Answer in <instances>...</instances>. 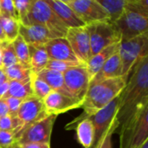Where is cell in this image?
I'll use <instances>...</instances> for the list:
<instances>
[{
	"instance_id": "b9f144b4",
	"label": "cell",
	"mask_w": 148,
	"mask_h": 148,
	"mask_svg": "<svg viewBox=\"0 0 148 148\" xmlns=\"http://www.w3.org/2000/svg\"><path fill=\"white\" fill-rule=\"evenodd\" d=\"M0 41L1 42H5L6 41V38H5V35L3 33V28L1 26V23H0ZM7 42V41H6Z\"/></svg>"
},
{
	"instance_id": "ba28073f",
	"label": "cell",
	"mask_w": 148,
	"mask_h": 148,
	"mask_svg": "<svg viewBox=\"0 0 148 148\" xmlns=\"http://www.w3.org/2000/svg\"><path fill=\"white\" fill-rule=\"evenodd\" d=\"M112 24L119 33L121 42L148 33V17L126 10L121 17Z\"/></svg>"
},
{
	"instance_id": "52a82bcc",
	"label": "cell",
	"mask_w": 148,
	"mask_h": 148,
	"mask_svg": "<svg viewBox=\"0 0 148 148\" xmlns=\"http://www.w3.org/2000/svg\"><path fill=\"white\" fill-rule=\"evenodd\" d=\"M90 41V57L105 48L121 42V36L109 22H99L86 25Z\"/></svg>"
},
{
	"instance_id": "cb8c5ba5",
	"label": "cell",
	"mask_w": 148,
	"mask_h": 148,
	"mask_svg": "<svg viewBox=\"0 0 148 148\" xmlns=\"http://www.w3.org/2000/svg\"><path fill=\"white\" fill-rule=\"evenodd\" d=\"M109 16V23L117 21L126 10L127 0H97Z\"/></svg>"
},
{
	"instance_id": "836d02e7",
	"label": "cell",
	"mask_w": 148,
	"mask_h": 148,
	"mask_svg": "<svg viewBox=\"0 0 148 148\" xmlns=\"http://www.w3.org/2000/svg\"><path fill=\"white\" fill-rule=\"evenodd\" d=\"M13 3L18 17V21L20 23L27 15L31 3V0H13Z\"/></svg>"
},
{
	"instance_id": "4316f807",
	"label": "cell",
	"mask_w": 148,
	"mask_h": 148,
	"mask_svg": "<svg viewBox=\"0 0 148 148\" xmlns=\"http://www.w3.org/2000/svg\"><path fill=\"white\" fill-rule=\"evenodd\" d=\"M8 81H23L29 79L32 74L29 67L23 66L20 63L15 64L10 68L3 69Z\"/></svg>"
},
{
	"instance_id": "ab89813d",
	"label": "cell",
	"mask_w": 148,
	"mask_h": 148,
	"mask_svg": "<svg viewBox=\"0 0 148 148\" xmlns=\"http://www.w3.org/2000/svg\"><path fill=\"white\" fill-rule=\"evenodd\" d=\"M8 88H9V81L0 85V98H3L5 96L8 91Z\"/></svg>"
},
{
	"instance_id": "83f0119b",
	"label": "cell",
	"mask_w": 148,
	"mask_h": 148,
	"mask_svg": "<svg viewBox=\"0 0 148 148\" xmlns=\"http://www.w3.org/2000/svg\"><path fill=\"white\" fill-rule=\"evenodd\" d=\"M22 128V123L16 116H11L10 114H7L0 118V130L13 132L15 134L16 142L18 134L21 132Z\"/></svg>"
},
{
	"instance_id": "f546056e",
	"label": "cell",
	"mask_w": 148,
	"mask_h": 148,
	"mask_svg": "<svg viewBox=\"0 0 148 148\" xmlns=\"http://www.w3.org/2000/svg\"><path fill=\"white\" fill-rule=\"evenodd\" d=\"M1 56H2L3 69L18 63V61L16 56V54H15V51L13 49V45L11 42H6V41L3 42V47L1 49Z\"/></svg>"
},
{
	"instance_id": "1f68e13d",
	"label": "cell",
	"mask_w": 148,
	"mask_h": 148,
	"mask_svg": "<svg viewBox=\"0 0 148 148\" xmlns=\"http://www.w3.org/2000/svg\"><path fill=\"white\" fill-rule=\"evenodd\" d=\"M83 63H75V62H61V61H56V60H49L48 64L46 66V69L49 70H54L61 73H64L66 70L78 66V65H82Z\"/></svg>"
},
{
	"instance_id": "6da1fadb",
	"label": "cell",
	"mask_w": 148,
	"mask_h": 148,
	"mask_svg": "<svg viewBox=\"0 0 148 148\" xmlns=\"http://www.w3.org/2000/svg\"><path fill=\"white\" fill-rule=\"evenodd\" d=\"M132 71L130 79L119 95L116 119L120 127L148 105V56L141 58Z\"/></svg>"
},
{
	"instance_id": "e0dca14e",
	"label": "cell",
	"mask_w": 148,
	"mask_h": 148,
	"mask_svg": "<svg viewBox=\"0 0 148 148\" xmlns=\"http://www.w3.org/2000/svg\"><path fill=\"white\" fill-rule=\"evenodd\" d=\"M68 29L86 26L76 13L62 0H44Z\"/></svg>"
},
{
	"instance_id": "f6af8a7d",
	"label": "cell",
	"mask_w": 148,
	"mask_h": 148,
	"mask_svg": "<svg viewBox=\"0 0 148 148\" xmlns=\"http://www.w3.org/2000/svg\"><path fill=\"white\" fill-rule=\"evenodd\" d=\"M141 148H148V141L145 142V143H144V145L141 147Z\"/></svg>"
},
{
	"instance_id": "60d3db41",
	"label": "cell",
	"mask_w": 148,
	"mask_h": 148,
	"mask_svg": "<svg viewBox=\"0 0 148 148\" xmlns=\"http://www.w3.org/2000/svg\"><path fill=\"white\" fill-rule=\"evenodd\" d=\"M8 82V79L6 77V75L3 69H0V85L3 84L4 82Z\"/></svg>"
},
{
	"instance_id": "4dcf8cb0",
	"label": "cell",
	"mask_w": 148,
	"mask_h": 148,
	"mask_svg": "<svg viewBox=\"0 0 148 148\" xmlns=\"http://www.w3.org/2000/svg\"><path fill=\"white\" fill-rule=\"evenodd\" d=\"M126 10L135 12L148 17V0H127Z\"/></svg>"
},
{
	"instance_id": "3957f363",
	"label": "cell",
	"mask_w": 148,
	"mask_h": 148,
	"mask_svg": "<svg viewBox=\"0 0 148 148\" xmlns=\"http://www.w3.org/2000/svg\"><path fill=\"white\" fill-rule=\"evenodd\" d=\"M22 25L39 24L49 29L56 37H65L68 28L44 0H31L29 11L20 22Z\"/></svg>"
},
{
	"instance_id": "7a4b0ae2",
	"label": "cell",
	"mask_w": 148,
	"mask_h": 148,
	"mask_svg": "<svg viewBox=\"0 0 148 148\" xmlns=\"http://www.w3.org/2000/svg\"><path fill=\"white\" fill-rule=\"evenodd\" d=\"M127 81V78L118 77L96 83H90L82 107L83 113L75 121L69 123L66 126V129L75 128L79 121L89 118L91 115L107 107L122 92Z\"/></svg>"
},
{
	"instance_id": "f1b7e54d",
	"label": "cell",
	"mask_w": 148,
	"mask_h": 148,
	"mask_svg": "<svg viewBox=\"0 0 148 148\" xmlns=\"http://www.w3.org/2000/svg\"><path fill=\"white\" fill-rule=\"evenodd\" d=\"M30 79H31V84H32L34 96L43 101L47 97V95L52 91V89L47 83H45L42 80L38 78L37 75L36 74H34L33 72L31 74Z\"/></svg>"
},
{
	"instance_id": "d4e9b609",
	"label": "cell",
	"mask_w": 148,
	"mask_h": 148,
	"mask_svg": "<svg viewBox=\"0 0 148 148\" xmlns=\"http://www.w3.org/2000/svg\"><path fill=\"white\" fill-rule=\"evenodd\" d=\"M0 23L5 35L6 41L9 42H12L19 35V21L11 17L0 16Z\"/></svg>"
},
{
	"instance_id": "2e32d148",
	"label": "cell",
	"mask_w": 148,
	"mask_h": 148,
	"mask_svg": "<svg viewBox=\"0 0 148 148\" xmlns=\"http://www.w3.org/2000/svg\"><path fill=\"white\" fill-rule=\"evenodd\" d=\"M19 35L28 45H45L51 39L56 37L49 29L39 24H32L28 26L20 24Z\"/></svg>"
},
{
	"instance_id": "7c38bea8",
	"label": "cell",
	"mask_w": 148,
	"mask_h": 148,
	"mask_svg": "<svg viewBox=\"0 0 148 148\" xmlns=\"http://www.w3.org/2000/svg\"><path fill=\"white\" fill-rule=\"evenodd\" d=\"M83 101L70 95L52 90L43 100L44 110L47 115H58L69 110L82 108Z\"/></svg>"
},
{
	"instance_id": "277c9868",
	"label": "cell",
	"mask_w": 148,
	"mask_h": 148,
	"mask_svg": "<svg viewBox=\"0 0 148 148\" xmlns=\"http://www.w3.org/2000/svg\"><path fill=\"white\" fill-rule=\"evenodd\" d=\"M148 141V105L121 126L120 148H141Z\"/></svg>"
},
{
	"instance_id": "9c48e42d",
	"label": "cell",
	"mask_w": 148,
	"mask_h": 148,
	"mask_svg": "<svg viewBox=\"0 0 148 148\" xmlns=\"http://www.w3.org/2000/svg\"><path fill=\"white\" fill-rule=\"evenodd\" d=\"M56 115H46L29 125L22 132L18 145L26 144H49L50 137Z\"/></svg>"
},
{
	"instance_id": "ee69618b",
	"label": "cell",
	"mask_w": 148,
	"mask_h": 148,
	"mask_svg": "<svg viewBox=\"0 0 148 148\" xmlns=\"http://www.w3.org/2000/svg\"><path fill=\"white\" fill-rule=\"evenodd\" d=\"M0 69H3V61H2V56H1V51H0Z\"/></svg>"
},
{
	"instance_id": "8992f818",
	"label": "cell",
	"mask_w": 148,
	"mask_h": 148,
	"mask_svg": "<svg viewBox=\"0 0 148 148\" xmlns=\"http://www.w3.org/2000/svg\"><path fill=\"white\" fill-rule=\"evenodd\" d=\"M118 53L122 63V77L127 78L135 64L148 56V33L128 41H121Z\"/></svg>"
},
{
	"instance_id": "8fae6325",
	"label": "cell",
	"mask_w": 148,
	"mask_h": 148,
	"mask_svg": "<svg viewBox=\"0 0 148 148\" xmlns=\"http://www.w3.org/2000/svg\"><path fill=\"white\" fill-rule=\"evenodd\" d=\"M62 75L69 95L75 99L83 101L91 82L85 64L72 67L62 73Z\"/></svg>"
},
{
	"instance_id": "484cf974",
	"label": "cell",
	"mask_w": 148,
	"mask_h": 148,
	"mask_svg": "<svg viewBox=\"0 0 148 148\" xmlns=\"http://www.w3.org/2000/svg\"><path fill=\"white\" fill-rule=\"evenodd\" d=\"M13 45V49L16 54V56L17 58L18 63L29 67V47L28 44L24 42L23 37L18 35L17 37L11 42Z\"/></svg>"
},
{
	"instance_id": "7bdbcfd3",
	"label": "cell",
	"mask_w": 148,
	"mask_h": 148,
	"mask_svg": "<svg viewBox=\"0 0 148 148\" xmlns=\"http://www.w3.org/2000/svg\"><path fill=\"white\" fill-rule=\"evenodd\" d=\"M10 148H22V147H21L20 145H18L17 143H16L15 145H13V146H12Z\"/></svg>"
},
{
	"instance_id": "4fadbf2b",
	"label": "cell",
	"mask_w": 148,
	"mask_h": 148,
	"mask_svg": "<svg viewBox=\"0 0 148 148\" xmlns=\"http://www.w3.org/2000/svg\"><path fill=\"white\" fill-rule=\"evenodd\" d=\"M65 38L78 60L86 64L90 58V41L86 26L68 29Z\"/></svg>"
},
{
	"instance_id": "d6a6232c",
	"label": "cell",
	"mask_w": 148,
	"mask_h": 148,
	"mask_svg": "<svg viewBox=\"0 0 148 148\" xmlns=\"http://www.w3.org/2000/svg\"><path fill=\"white\" fill-rule=\"evenodd\" d=\"M0 16L11 17L18 20L13 0H0Z\"/></svg>"
},
{
	"instance_id": "74e56055",
	"label": "cell",
	"mask_w": 148,
	"mask_h": 148,
	"mask_svg": "<svg viewBox=\"0 0 148 148\" xmlns=\"http://www.w3.org/2000/svg\"><path fill=\"white\" fill-rule=\"evenodd\" d=\"M7 114H9V112H8V108L4 101V99L0 98V118Z\"/></svg>"
},
{
	"instance_id": "d6986e66",
	"label": "cell",
	"mask_w": 148,
	"mask_h": 148,
	"mask_svg": "<svg viewBox=\"0 0 148 148\" xmlns=\"http://www.w3.org/2000/svg\"><path fill=\"white\" fill-rule=\"evenodd\" d=\"M120 42L114 43L113 45H110L99 53L94 55L89 58V60L85 64L87 71L88 73V75L90 77V80L93 79V77L98 73V71L101 69V68L103 66V64L115 53L118 52Z\"/></svg>"
},
{
	"instance_id": "5bb4252c",
	"label": "cell",
	"mask_w": 148,
	"mask_h": 148,
	"mask_svg": "<svg viewBox=\"0 0 148 148\" xmlns=\"http://www.w3.org/2000/svg\"><path fill=\"white\" fill-rule=\"evenodd\" d=\"M46 115L42 100H40L36 96H31L23 100L16 114V117L23 126V128L18 134L17 140L24 128Z\"/></svg>"
},
{
	"instance_id": "9a60e30c",
	"label": "cell",
	"mask_w": 148,
	"mask_h": 148,
	"mask_svg": "<svg viewBox=\"0 0 148 148\" xmlns=\"http://www.w3.org/2000/svg\"><path fill=\"white\" fill-rule=\"evenodd\" d=\"M44 46L49 56V60L82 63L75 56L68 40L65 37H56L51 39Z\"/></svg>"
},
{
	"instance_id": "bcb514c9",
	"label": "cell",
	"mask_w": 148,
	"mask_h": 148,
	"mask_svg": "<svg viewBox=\"0 0 148 148\" xmlns=\"http://www.w3.org/2000/svg\"><path fill=\"white\" fill-rule=\"evenodd\" d=\"M3 42H1V41H0V51H1V49H2V47H3Z\"/></svg>"
},
{
	"instance_id": "f35d334b",
	"label": "cell",
	"mask_w": 148,
	"mask_h": 148,
	"mask_svg": "<svg viewBox=\"0 0 148 148\" xmlns=\"http://www.w3.org/2000/svg\"><path fill=\"white\" fill-rule=\"evenodd\" d=\"M21 147L22 148H50L49 144H26Z\"/></svg>"
},
{
	"instance_id": "44dd1931",
	"label": "cell",
	"mask_w": 148,
	"mask_h": 148,
	"mask_svg": "<svg viewBox=\"0 0 148 148\" xmlns=\"http://www.w3.org/2000/svg\"><path fill=\"white\" fill-rule=\"evenodd\" d=\"M31 76V75H30ZM34 96L30 77L23 81H9V88L7 94L3 98L15 97L21 100H25Z\"/></svg>"
},
{
	"instance_id": "ac0fdd59",
	"label": "cell",
	"mask_w": 148,
	"mask_h": 148,
	"mask_svg": "<svg viewBox=\"0 0 148 148\" xmlns=\"http://www.w3.org/2000/svg\"><path fill=\"white\" fill-rule=\"evenodd\" d=\"M122 77V63L119 53L113 55L93 77L90 83L100 82L108 79Z\"/></svg>"
},
{
	"instance_id": "30bf717a",
	"label": "cell",
	"mask_w": 148,
	"mask_h": 148,
	"mask_svg": "<svg viewBox=\"0 0 148 148\" xmlns=\"http://www.w3.org/2000/svg\"><path fill=\"white\" fill-rule=\"evenodd\" d=\"M85 25L109 22V16L97 0H64Z\"/></svg>"
},
{
	"instance_id": "ffe728a7",
	"label": "cell",
	"mask_w": 148,
	"mask_h": 148,
	"mask_svg": "<svg viewBox=\"0 0 148 148\" xmlns=\"http://www.w3.org/2000/svg\"><path fill=\"white\" fill-rule=\"evenodd\" d=\"M29 67L34 74H38L45 69L49 56L46 52L44 45L29 44Z\"/></svg>"
},
{
	"instance_id": "5b68a950",
	"label": "cell",
	"mask_w": 148,
	"mask_h": 148,
	"mask_svg": "<svg viewBox=\"0 0 148 148\" xmlns=\"http://www.w3.org/2000/svg\"><path fill=\"white\" fill-rule=\"evenodd\" d=\"M118 104L119 95L103 109L89 117L95 129L94 140L90 148H100L106 134L111 130L116 131L120 127V124L116 119Z\"/></svg>"
},
{
	"instance_id": "8d00e7d4",
	"label": "cell",
	"mask_w": 148,
	"mask_h": 148,
	"mask_svg": "<svg viewBox=\"0 0 148 148\" xmlns=\"http://www.w3.org/2000/svg\"><path fill=\"white\" fill-rule=\"evenodd\" d=\"M114 133H115V130H111L110 132H108L106 134V136H105V138H104V140H103V141H102L100 148H112L111 139H112V135Z\"/></svg>"
},
{
	"instance_id": "7402d4cb",
	"label": "cell",
	"mask_w": 148,
	"mask_h": 148,
	"mask_svg": "<svg viewBox=\"0 0 148 148\" xmlns=\"http://www.w3.org/2000/svg\"><path fill=\"white\" fill-rule=\"evenodd\" d=\"M36 75H37L38 78H40L45 83H47L52 90L58 91L67 95H70L65 87L62 73L45 69Z\"/></svg>"
},
{
	"instance_id": "603a6c76",
	"label": "cell",
	"mask_w": 148,
	"mask_h": 148,
	"mask_svg": "<svg viewBox=\"0 0 148 148\" xmlns=\"http://www.w3.org/2000/svg\"><path fill=\"white\" fill-rule=\"evenodd\" d=\"M78 142L84 148H90L94 140V125L89 118L84 119L75 127Z\"/></svg>"
},
{
	"instance_id": "d590c367",
	"label": "cell",
	"mask_w": 148,
	"mask_h": 148,
	"mask_svg": "<svg viewBox=\"0 0 148 148\" xmlns=\"http://www.w3.org/2000/svg\"><path fill=\"white\" fill-rule=\"evenodd\" d=\"M3 99H4L5 104L7 106L9 114L11 115V116H16L17 111H18V109L20 108V105H21V103L23 102V100L17 99V98H15V97H6V98H3Z\"/></svg>"
},
{
	"instance_id": "e575fe53",
	"label": "cell",
	"mask_w": 148,
	"mask_h": 148,
	"mask_svg": "<svg viewBox=\"0 0 148 148\" xmlns=\"http://www.w3.org/2000/svg\"><path fill=\"white\" fill-rule=\"evenodd\" d=\"M16 143V139L13 132L0 130V148H10Z\"/></svg>"
}]
</instances>
